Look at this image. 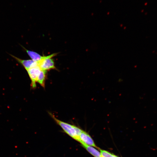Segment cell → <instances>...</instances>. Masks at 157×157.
<instances>
[{
    "mask_svg": "<svg viewBox=\"0 0 157 157\" xmlns=\"http://www.w3.org/2000/svg\"><path fill=\"white\" fill-rule=\"evenodd\" d=\"M49 114L56 123L61 127L66 133L74 140L79 141V136L83 130L75 125L60 120L51 113H49Z\"/></svg>",
    "mask_w": 157,
    "mask_h": 157,
    "instance_id": "obj_1",
    "label": "cell"
},
{
    "mask_svg": "<svg viewBox=\"0 0 157 157\" xmlns=\"http://www.w3.org/2000/svg\"><path fill=\"white\" fill-rule=\"evenodd\" d=\"M58 53H54L47 56L44 59L38 63V66L41 70L47 71L51 69H56L54 61L52 58L56 56Z\"/></svg>",
    "mask_w": 157,
    "mask_h": 157,
    "instance_id": "obj_2",
    "label": "cell"
},
{
    "mask_svg": "<svg viewBox=\"0 0 157 157\" xmlns=\"http://www.w3.org/2000/svg\"><path fill=\"white\" fill-rule=\"evenodd\" d=\"M41 69L38 66L31 68L27 71L31 81V86L33 89L36 87V83L38 77Z\"/></svg>",
    "mask_w": 157,
    "mask_h": 157,
    "instance_id": "obj_3",
    "label": "cell"
},
{
    "mask_svg": "<svg viewBox=\"0 0 157 157\" xmlns=\"http://www.w3.org/2000/svg\"><path fill=\"white\" fill-rule=\"evenodd\" d=\"M10 55L15 59L19 63L23 66L26 71L29 69L38 66V62L32 59L24 60L17 58L12 55Z\"/></svg>",
    "mask_w": 157,
    "mask_h": 157,
    "instance_id": "obj_4",
    "label": "cell"
},
{
    "mask_svg": "<svg viewBox=\"0 0 157 157\" xmlns=\"http://www.w3.org/2000/svg\"><path fill=\"white\" fill-rule=\"evenodd\" d=\"M78 142L81 144L84 143L86 145L99 148L95 144L93 140L90 135L83 131L80 135L79 140Z\"/></svg>",
    "mask_w": 157,
    "mask_h": 157,
    "instance_id": "obj_5",
    "label": "cell"
},
{
    "mask_svg": "<svg viewBox=\"0 0 157 157\" xmlns=\"http://www.w3.org/2000/svg\"><path fill=\"white\" fill-rule=\"evenodd\" d=\"M21 46L26 51L27 53L31 59L35 62L38 63L47 57V56H41L35 52L27 49L24 47Z\"/></svg>",
    "mask_w": 157,
    "mask_h": 157,
    "instance_id": "obj_6",
    "label": "cell"
},
{
    "mask_svg": "<svg viewBox=\"0 0 157 157\" xmlns=\"http://www.w3.org/2000/svg\"><path fill=\"white\" fill-rule=\"evenodd\" d=\"M82 146L90 153L94 157H101V154L98 150L93 147L86 145L84 143L81 144Z\"/></svg>",
    "mask_w": 157,
    "mask_h": 157,
    "instance_id": "obj_7",
    "label": "cell"
},
{
    "mask_svg": "<svg viewBox=\"0 0 157 157\" xmlns=\"http://www.w3.org/2000/svg\"><path fill=\"white\" fill-rule=\"evenodd\" d=\"M47 71L41 70L38 77L37 82L43 88L45 87V82L47 76Z\"/></svg>",
    "mask_w": 157,
    "mask_h": 157,
    "instance_id": "obj_8",
    "label": "cell"
},
{
    "mask_svg": "<svg viewBox=\"0 0 157 157\" xmlns=\"http://www.w3.org/2000/svg\"><path fill=\"white\" fill-rule=\"evenodd\" d=\"M101 154V157H111L112 154L104 150L99 149Z\"/></svg>",
    "mask_w": 157,
    "mask_h": 157,
    "instance_id": "obj_9",
    "label": "cell"
},
{
    "mask_svg": "<svg viewBox=\"0 0 157 157\" xmlns=\"http://www.w3.org/2000/svg\"><path fill=\"white\" fill-rule=\"evenodd\" d=\"M111 157H119L115 155L112 154Z\"/></svg>",
    "mask_w": 157,
    "mask_h": 157,
    "instance_id": "obj_10",
    "label": "cell"
}]
</instances>
